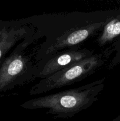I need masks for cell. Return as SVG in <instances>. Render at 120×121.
<instances>
[{"instance_id": "52a82bcc", "label": "cell", "mask_w": 120, "mask_h": 121, "mask_svg": "<svg viewBox=\"0 0 120 121\" xmlns=\"http://www.w3.org/2000/svg\"><path fill=\"white\" fill-rule=\"evenodd\" d=\"M2 53H3V51H2V47H0V59H1V57H2Z\"/></svg>"}, {"instance_id": "3957f363", "label": "cell", "mask_w": 120, "mask_h": 121, "mask_svg": "<svg viewBox=\"0 0 120 121\" xmlns=\"http://www.w3.org/2000/svg\"><path fill=\"white\" fill-rule=\"evenodd\" d=\"M31 41L27 39L21 41L15 48L14 53L9 57L5 65L1 82L4 85L18 80L23 81V78L29 72H32L34 67L32 59L34 52L28 50Z\"/></svg>"}, {"instance_id": "277c9868", "label": "cell", "mask_w": 120, "mask_h": 121, "mask_svg": "<svg viewBox=\"0 0 120 121\" xmlns=\"http://www.w3.org/2000/svg\"><path fill=\"white\" fill-rule=\"evenodd\" d=\"M106 24L105 21L91 23L65 32L58 37L46 50V55H55L59 51L71 48L94 35Z\"/></svg>"}, {"instance_id": "8992f818", "label": "cell", "mask_w": 120, "mask_h": 121, "mask_svg": "<svg viewBox=\"0 0 120 121\" xmlns=\"http://www.w3.org/2000/svg\"><path fill=\"white\" fill-rule=\"evenodd\" d=\"M120 35V21L114 19L106 22L103 30L97 40L100 46H103L109 41Z\"/></svg>"}, {"instance_id": "5b68a950", "label": "cell", "mask_w": 120, "mask_h": 121, "mask_svg": "<svg viewBox=\"0 0 120 121\" xmlns=\"http://www.w3.org/2000/svg\"><path fill=\"white\" fill-rule=\"evenodd\" d=\"M92 54L93 52L87 48L67 50L57 53L47 61L36 77L44 79Z\"/></svg>"}, {"instance_id": "ba28073f", "label": "cell", "mask_w": 120, "mask_h": 121, "mask_svg": "<svg viewBox=\"0 0 120 121\" xmlns=\"http://www.w3.org/2000/svg\"><path fill=\"white\" fill-rule=\"evenodd\" d=\"M112 121H120V118H116V119H114V120H113Z\"/></svg>"}, {"instance_id": "7a4b0ae2", "label": "cell", "mask_w": 120, "mask_h": 121, "mask_svg": "<svg viewBox=\"0 0 120 121\" xmlns=\"http://www.w3.org/2000/svg\"><path fill=\"white\" fill-rule=\"evenodd\" d=\"M107 56V52L94 54L52 76L41 79L31 88L29 94H42L81 81L100 69L104 64Z\"/></svg>"}, {"instance_id": "6da1fadb", "label": "cell", "mask_w": 120, "mask_h": 121, "mask_svg": "<svg viewBox=\"0 0 120 121\" xmlns=\"http://www.w3.org/2000/svg\"><path fill=\"white\" fill-rule=\"evenodd\" d=\"M105 78L54 94L34 98L21 105L24 109L45 110L55 118L68 119L90 107L103 90Z\"/></svg>"}]
</instances>
